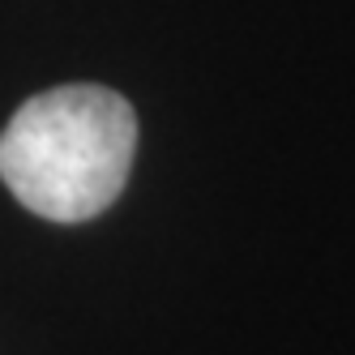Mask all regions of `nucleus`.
I'll return each instance as SVG.
<instances>
[{
  "mask_svg": "<svg viewBox=\"0 0 355 355\" xmlns=\"http://www.w3.org/2000/svg\"><path fill=\"white\" fill-rule=\"evenodd\" d=\"M137 150V116L116 90L35 94L0 133V180L39 218L86 223L120 197Z\"/></svg>",
  "mask_w": 355,
  "mask_h": 355,
  "instance_id": "1",
  "label": "nucleus"
}]
</instances>
